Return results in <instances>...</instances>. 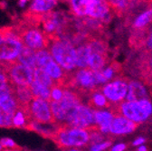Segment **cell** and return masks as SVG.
I'll use <instances>...</instances> for the list:
<instances>
[{
	"label": "cell",
	"instance_id": "obj_29",
	"mask_svg": "<svg viewBox=\"0 0 152 151\" xmlns=\"http://www.w3.org/2000/svg\"><path fill=\"white\" fill-rule=\"evenodd\" d=\"M91 101L94 106L101 107V108H104V107H107L109 105V102H108L106 97L103 95V93H101L98 91L92 93Z\"/></svg>",
	"mask_w": 152,
	"mask_h": 151
},
{
	"label": "cell",
	"instance_id": "obj_31",
	"mask_svg": "<svg viewBox=\"0 0 152 151\" xmlns=\"http://www.w3.org/2000/svg\"><path fill=\"white\" fill-rule=\"evenodd\" d=\"M88 46H89L91 53H101V54H104V53H105L104 44L101 41H93V42L88 44Z\"/></svg>",
	"mask_w": 152,
	"mask_h": 151
},
{
	"label": "cell",
	"instance_id": "obj_15",
	"mask_svg": "<svg viewBox=\"0 0 152 151\" xmlns=\"http://www.w3.org/2000/svg\"><path fill=\"white\" fill-rule=\"evenodd\" d=\"M43 70L52 78V80L55 82L56 85H61L65 82L66 75L64 69L57 63L54 60L47 63Z\"/></svg>",
	"mask_w": 152,
	"mask_h": 151
},
{
	"label": "cell",
	"instance_id": "obj_10",
	"mask_svg": "<svg viewBox=\"0 0 152 151\" xmlns=\"http://www.w3.org/2000/svg\"><path fill=\"white\" fill-rule=\"evenodd\" d=\"M128 92V84L123 81H114L104 86L103 95L110 101L117 102L126 98Z\"/></svg>",
	"mask_w": 152,
	"mask_h": 151
},
{
	"label": "cell",
	"instance_id": "obj_21",
	"mask_svg": "<svg viewBox=\"0 0 152 151\" xmlns=\"http://www.w3.org/2000/svg\"><path fill=\"white\" fill-rule=\"evenodd\" d=\"M91 53L88 46V44L78 46L76 49V67L86 69L88 67Z\"/></svg>",
	"mask_w": 152,
	"mask_h": 151
},
{
	"label": "cell",
	"instance_id": "obj_16",
	"mask_svg": "<svg viewBox=\"0 0 152 151\" xmlns=\"http://www.w3.org/2000/svg\"><path fill=\"white\" fill-rule=\"evenodd\" d=\"M27 128L34 130L45 137H50L53 139L59 128V125H54V123L45 124V123L37 122L35 120H31Z\"/></svg>",
	"mask_w": 152,
	"mask_h": 151
},
{
	"label": "cell",
	"instance_id": "obj_6",
	"mask_svg": "<svg viewBox=\"0 0 152 151\" xmlns=\"http://www.w3.org/2000/svg\"><path fill=\"white\" fill-rule=\"evenodd\" d=\"M9 82L13 87H29L34 79V71L15 62L5 67Z\"/></svg>",
	"mask_w": 152,
	"mask_h": 151
},
{
	"label": "cell",
	"instance_id": "obj_11",
	"mask_svg": "<svg viewBox=\"0 0 152 151\" xmlns=\"http://www.w3.org/2000/svg\"><path fill=\"white\" fill-rule=\"evenodd\" d=\"M85 15L91 18H100L102 21H110V8L106 2L100 0H87Z\"/></svg>",
	"mask_w": 152,
	"mask_h": 151
},
{
	"label": "cell",
	"instance_id": "obj_30",
	"mask_svg": "<svg viewBox=\"0 0 152 151\" xmlns=\"http://www.w3.org/2000/svg\"><path fill=\"white\" fill-rule=\"evenodd\" d=\"M64 89L61 85H54L51 89L50 101H56V102L61 101L64 97Z\"/></svg>",
	"mask_w": 152,
	"mask_h": 151
},
{
	"label": "cell",
	"instance_id": "obj_5",
	"mask_svg": "<svg viewBox=\"0 0 152 151\" xmlns=\"http://www.w3.org/2000/svg\"><path fill=\"white\" fill-rule=\"evenodd\" d=\"M20 34L22 43L25 47H27L34 52L45 49L49 44V37L34 26H26L25 27H16Z\"/></svg>",
	"mask_w": 152,
	"mask_h": 151
},
{
	"label": "cell",
	"instance_id": "obj_18",
	"mask_svg": "<svg viewBox=\"0 0 152 151\" xmlns=\"http://www.w3.org/2000/svg\"><path fill=\"white\" fill-rule=\"evenodd\" d=\"M31 120L27 107H18L12 118V127L27 128Z\"/></svg>",
	"mask_w": 152,
	"mask_h": 151
},
{
	"label": "cell",
	"instance_id": "obj_45",
	"mask_svg": "<svg viewBox=\"0 0 152 151\" xmlns=\"http://www.w3.org/2000/svg\"><path fill=\"white\" fill-rule=\"evenodd\" d=\"M5 151H15V149H6Z\"/></svg>",
	"mask_w": 152,
	"mask_h": 151
},
{
	"label": "cell",
	"instance_id": "obj_14",
	"mask_svg": "<svg viewBox=\"0 0 152 151\" xmlns=\"http://www.w3.org/2000/svg\"><path fill=\"white\" fill-rule=\"evenodd\" d=\"M137 127V124L123 116H117L114 118L110 131L112 134L121 135V134H128L130 132L134 131Z\"/></svg>",
	"mask_w": 152,
	"mask_h": 151
},
{
	"label": "cell",
	"instance_id": "obj_12",
	"mask_svg": "<svg viewBox=\"0 0 152 151\" xmlns=\"http://www.w3.org/2000/svg\"><path fill=\"white\" fill-rule=\"evenodd\" d=\"M40 19H42L44 33L47 37L49 36V39L53 38V35L60 31L64 23L63 15L58 13H50L42 16Z\"/></svg>",
	"mask_w": 152,
	"mask_h": 151
},
{
	"label": "cell",
	"instance_id": "obj_8",
	"mask_svg": "<svg viewBox=\"0 0 152 151\" xmlns=\"http://www.w3.org/2000/svg\"><path fill=\"white\" fill-rule=\"evenodd\" d=\"M27 109L32 120L45 124L54 123L49 101L34 98L27 105Z\"/></svg>",
	"mask_w": 152,
	"mask_h": 151
},
{
	"label": "cell",
	"instance_id": "obj_3",
	"mask_svg": "<svg viewBox=\"0 0 152 151\" xmlns=\"http://www.w3.org/2000/svg\"><path fill=\"white\" fill-rule=\"evenodd\" d=\"M53 139L63 147H82L90 140V134L87 129L59 126Z\"/></svg>",
	"mask_w": 152,
	"mask_h": 151
},
{
	"label": "cell",
	"instance_id": "obj_41",
	"mask_svg": "<svg viewBox=\"0 0 152 151\" xmlns=\"http://www.w3.org/2000/svg\"><path fill=\"white\" fill-rule=\"evenodd\" d=\"M27 3H28L27 0H20V1H18V6L20 7H25Z\"/></svg>",
	"mask_w": 152,
	"mask_h": 151
},
{
	"label": "cell",
	"instance_id": "obj_36",
	"mask_svg": "<svg viewBox=\"0 0 152 151\" xmlns=\"http://www.w3.org/2000/svg\"><path fill=\"white\" fill-rule=\"evenodd\" d=\"M102 74H103V76L105 77V79L108 81V80L112 78L113 74H114V70L111 67H108V68H106V69H104L102 71Z\"/></svg>",
	"mask_w": 152,
	"mask_h": 151
},
{
	"label": "cell",
	"instance_id": "obj_4",
	"mask_svg": "<svg viewBox=\"0 0 152 151\" xmlns=\"http://www.w3.org/2000/svg\"><path fill=\"white\" fill-rule=\"evenodd\" d=\"M121 112L123 117L133 122H142L151 115L152 104L147 99L137 101H125L121 104Z\"/></svg>",
	"mask_w": 152,
	"mask_h": 151
},
{
	"label": "cell",
	"instance_id": "obj_42",
	"mask_svg": "<svg viewBox=\"0 0 152 151\" xmlns=\"http://www.w3.org/2000/svg\"><path fill=\"white\" fill-rule=\"evenodd\" d=\"M147 44H148V46L150 49H152V34H151L150 36L148 37V41H147Z\"/></svg>",
	"mask_w": 152,
	"mask_h": 151
},
{
	"label": "cell",
	"instance_id": "obj_7",
	"mask_svg": "<svg viewBox=\"0 0 152 151\" xmlns=\"http://www.w3.org/2000/svg\"><path fill=\"white\" fill-rule=\"evenodd\" d=\"M96 122H95L94 111L89 107L80 104L75 108L64 126L86 129L93 128Z\"/></svg>",
	"mask_w": 152,
	"mask_h": 151
},
{
	"label": "cell",
	"instance_id": "obj_28",
	"mask_svg": "<svg viewBox=\"0 0 152 151\" xmlns=\"http://www.w3.org/2000/svg\"><path fill=\"white\" fill-rule=\"evenodd\" d=\"M151 20H152V8L144 12L140 15H139L138 18L135 20L134 26H135V27L140 28V27L147 26Z\"/></svg>",
	"mask_w": 152,
	"mask_h": 151
},
{
	"label": "cell",
	"instance_id": "obj_38",
	"mask_svg": "<svg viewBox=\"0 0 152 151\" xmlns=\"http://www.w3.org/2000/svg\"><path fill=\"white\" fill-rule=\"evenodd\" d=\"M102 138H101V136L98 133H91L90 135V139L94 141V142H99V141L102 140Z\"/></svg>",
	"mask_w": 152,
	"mask_h": 151
},
{
	"label": "cell",
	"instance_id": "obj_9",
	"mask_svg": "<svg viewBox=\"0 0 152 151\" xmlns=\"http://www.w3.org/2000/svg\"><path fill=\"white\" fill-rule=\"evenodd\" d=\"M71 86L83 90H91L97 85L93 71L90 69H81L71 79Z\"/></svg>",
	"mask_w": 152,
	"mask_h": 151
},
{
	"label": "cell",
	"instance_id": "obj_37",
	"mask_svg": "<svg viewBox=\"0 0 152 151\" xmlns=\"http://www.w3.org/2000/svg\"><path fill=\"white\" fill-rule=\"evenodd\" d=\"M125 148H126L125 144L120 143V144H117V145L114 146V147L111 148V151H124Z\"/></svg>",
	"mask_w": 152,
	"mask_h": 151
},
{
	"label": "cell",
	"instance_id": "obj_44",
	"mask_svg": "<svg viewBox=\"0 0 152 151\" xmlns=\"http://www.w3.org/2000/svg\"><path fill=\"white\" fill-rule=\"evenodd\" d=\"M4 149V147H2V145L1 144H0V151H1V150H3Z\"/></svg>",
	"mask_w": 152,
	"mask_h": 151
},
{
	"label": "cell",
	"instance_id": "obj_17",
	"mask_svg": "<svg viewBox=\"0 0 152 151\" xmlns=\"http://www.w3.org/2000/svg\"><path fill=\"white\" fill-rule=\"evenodd\" d=\"M147 97L145 87L138 82H130L128 85V92L126 95L127 101H137Z\"/></svg>",
	"mask_w": 152,
	"mask_h": 151
},
{
	"label": "cell",
	"instance_id": "obj_33",
	"mask_svg": "<svg viewBox=\"0 0 152 151\" xmlns=\"http://www.w3.org/2000/svg\"><path fill=\"white\" fill-rule=\"evenodd\" d=\"M0 144L2 145V147L6 149H14L15 147H16V144L15 142L9 139V138H4L0 140Z\"/></svg>",
	"mask_w": 152,
	"mask_h": 151
},
{
	"label": "cell",
	"instance_id": "obj_46",
	"mask_svg": "<svg viewBox=\"0 0 152 151\" xmlns=\"http://www.w3.org/2000/svg\"><path fill=\"white\" fill-rule=\"evenodd\" d=\"M70 151H79L78 149H75V148H72V149H71Z\"/></svg>",
	"mask_w": 152,
	"mask_h": 151
},
{
	"label": "cell",
	"instance_id": "obj_34",
	"mask_svg": "<svg viewBox=\"0 0 152 151\" xmlns=\"http://www.w3.org/2000/svg\"><path fill=\"white\" fill-rule=\"evenodd\" d=\"M110 142L107 141V142H102V143H98L95 144L91 147V151H102L104 149H106L107 147H109L110 146Z\"/></svg>",
	"mask_w": 152,
	"mask_h": 151
},
{
	"label": "cell",
	"instance_id": "obj_40",
	"mask_svg": "<svg viewBox=\"0 0 152 151\" xmlns=\"http://www.w3.org/2000/svg\"><path fill=\"white\" fill-rule=\"evenodd\" d=\"M144 141H145V139L143 138H138L134 142H133V145H134V146H138V145H140V144L144 143Z\"/></svg>",
	"mask_w": 152,
	"mask_h": 151
},
{
	"label": "cell",
	"instance_id": "obj_23",
	"mask_svg": "<svg viewBox=\"0 0 152 151\" xmlns=\"http://www.w3.org/2000/svg\"><path fill=\"white\" fill-rule=\"evenodd\" d=\"M17 62L34 71L36 69L35 52L27 47H24L22 53H20V55H19Z\"/></svg>",
	"mask_w": 152,
	"mask_h": 151
},
{
	"label": "cell",
	"instance_id": "obj_20",
	"mask_svg": "<svg viewBox=\"0 0 152 151\" xmlns=\"http://www.w3.org/2000/svg\"><path fill=\"white\" fill-rule=\"evenodd\" d=\"M13 90L19 107H27L34 99L29 87H13Z\"/></svg>",
	"mask_w": 152,
	"mask_h": 151
},
{
	"label": "cell",
	"instance_id": "obj_22",
	"mask_svg": "<svg viewBox=\"0 0 152 151\" xmlns=\"http://www.w3.org/2000/svg\"><path fill=\"white\" fill-rule=\"evenodd\" d=\"M31 92L33 94L34 98L43 99L45 101H50L51 97V89L45 86L44 84L40 83L39 82L34 81L32 82V84L29 86Z\"/></svg>",
	"mask_w": 152,
	"mask_h": 151
},
{
	"label": "cell",
	"instance_id": "obj_1",
	"mask_svg": "<svg viewBox=\"0 0 152 151\" xmlns=\"http://www.w3.org/2000/svg\"><path fill=\"white\" fill-rule=\"evenodd\" d=\"M24 47L16 27L0 29V65L7 67L17 62Z\"/></svg>",
	"mask_w": 152,
	"mask_h": 151
},
{
	"label": "cell",
	"instance_id": "obj_43",
	"mask_svg": "<svg viewBox=\"0 0 152 151\" xmlns=\"http://www.w3.org/2000/svg\"><path fill=\"white\" fill-rule=\"evenodd\" d=\"M138 151H147V147L145 146H141V147H139Z\"/></svg>",
	"mask_w": 152,
	"mask_h": 151
},
{
	"label": "cell",
	"instance_id": "obj_24",
	"mask_svg": "<svg viewBox=\"0 0 152 151\" xmlns=\"http://www.w3.org/2000/svg\"><path fill=\"white\" fill-rule=\"evenodd\" d=\"M106 59H105V55L101 54V53H91V56L89 58V63L88 67L90 70L93 71H102L105 64Z\"/></svg>",
	"mask_w": 152,
	"mask_h": 151
},
{
	"label": "cell",
	"instance_id": "obj_47",
	"mask_svg": "<svg viewBox=\"0 0 152 151\" xmlns=\"http://www.w3.org/2000/svg\"><path fill=\"white\" fill-rule=\"evenodd\" d=\"M150 65H151V68H152V59H151V61H150Z\"/></svg>",
	"mask_w": 152,
	"mask_h": 151
},
{
	"label": "cell",
	"instance_id": "obj_19",
	"mask_svg": "<svg viewBox=\"0 0 152 151\" xmlns=\"http://www.w3.org/2000/svg\"><path fill=\"white\" fill-rule=\"evenodd\" d=\"M95 122L100 126V130L102 133H107L110 131V125L114 120L112 113L105 110H96L94 111Z\"/></svg>",
	"mask_w": 152,
	"mask_h": 151
},
{
	"label": "cell",
	"instance_id": "obj_27",
	"mask_svg": "<svg viewBox=\"0 0 152 151\" xmlns=\"http://www.w3.org/2000/svg\"><path fill=\"white\" fill-rule=\"evenodd\" d=\"M87 4V0H72L70 2V7L72 8V13L77 16L85 15V7Z\"/></svg>",
	"mask_w": 152,
	"mask_h": 151
},
{
	"label": "cell",
	"instance_id": "obj_13",
	"mask_svg": "<svg viewBox=\"0 0 152 151\" xmlns=\"http://www.w3.org/2000/svg\"><path fill=\"white\" fill-rule=\"evenodd\" d=\"M58 2L55 0H34L29 7V13L34 17H39L48 15L56 7Z\"/></svg>",
	"mask_w": 152,
	"mask_h": 151
},
{
	"label": "cell",
	"instance_id": "obj_35",
	"mask_svg": "<svg viewBox=\"0 0 152 151\" xmlns=\"http://www.w3.org/2000/svg\"><path fill=\"white\" fill-rule=\"evenodd\" d=\"M94 73V77H95V81H96L97 84H101V83H105L107 82V80L105 79V77L103 76L102 71H93Z\"/></svg>",
	"mask_w": 152,
	"mask_h": 151
},
{
	"label": "cell",
	"instance_id": "obj_39",
	"mask_svg": "<svg viewBox=\"0 0 152 151\" xmlns=\"http://www.w3.org/2000/svg\"><path fill=\"white\" fill-rule=\"evenodd\" d=\"M110 4L112 5H115L114 7H120V8H123L126 5V2L125 1H111Z\"/></svg>",
	"mask_w": 152,
	"mask_h": 151
},
{
	"label": "cell",
	"instance_id": "obj_32",
	"mask_svg": "<svg viewBox=\"0 0 152 151\" xmlns=\"http://www.w3.org/2000/svg\"><path fill=\"white\" fill-rule=\"evenodd\" d=\"M12 118L13 116L8 115L0 108V127H12Z\"/></svg>",
	"mask_w": 152,
	"mask_h": 151
},
{
	"label": "cell",
	"instance_id": "obj_26",
	"mask_svg": "<svg viewBox=\"0 0 152 151\" xmlns=\"http://www.w3.org/2000/svg\"><path fill=\"white\" fill-rule=\"evenodd\" d=\"M34 81L39 82L40 83L44 84L45 86L52 89L55 84V82L52 80V78L49 76V75L43 70L40 68H36L34 70Z\"/></svg>",
	"mask_w": 152,
	"mask_h": 151
},
{
	"label": "cell",
	"instance_id": "obj_2",
	"mask_svg": "<svg viewBox=\"0 0 152 151\" xmlns=\"http://www.w3.org/2000/svg\"><path fill=\"white\" fill-rule=\"evenodd\" d=\"M48 46L53 60L64 71H70L76 67V49L70 41L53 37L49 39Z\"/></svg>",
	"mask_w": 152,
	"mask_h": 151
},
{
	"label": "cell",
	"instance_id": "obj_25",
	"mask_svg": "<svg viewBox=\"0 0 152 151\" xmlns=\"http://www.w3.org/2000/svg\"><path fill=\"white\" fill-rule=\"evenodd\" d=\"M53 60L51 53L46 50H40L35 52V63H36V68L43 69L47 63L52 62Z\"/></svg>",
	"mask_w": 152,
	"mask_h": 151
}]
</instances>
